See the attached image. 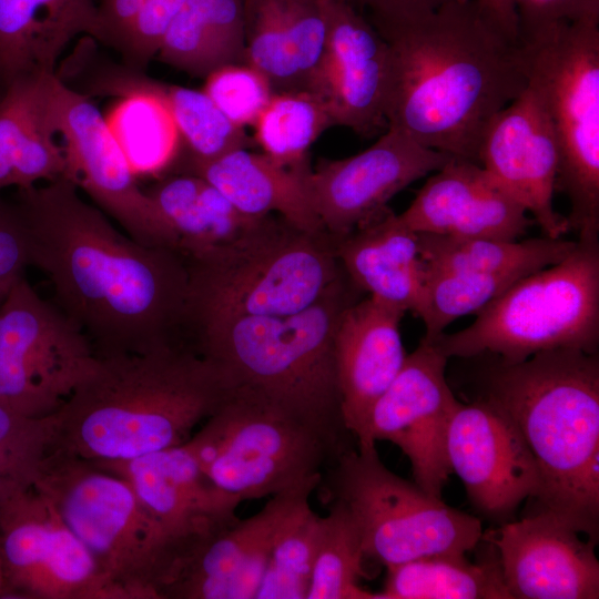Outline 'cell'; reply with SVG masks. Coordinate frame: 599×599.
Segmentation results:
<instances>
[{
	"mask_svg": "<svg viewBox=\"0 0 599 599\" xmlns=\"http://www.w3.org/2000/svg\"><path fill=\"white\" fill-rule=\"evenodd\" d=\"M30 265L97 357L184 345L189 273L176 250L140 243L67 177L17 190Z\"/></svg>",
	"mask_w": 599,
	"mask_h": 599,
	"instance_id": "cell-1",
	"label": "cell"
},
{
	"mask_svg": "<svg viewBox=\"0 0 599 599\" xmlns=\"http://www.w3.org/2000/svg\"><path fill=\"white\" fill-rule=\"evenodd\" d=\"M378 32L388 45L387 128L478 163L489 123L527 87L518 45L484 18L475 0H450Z\"/></svg>",
	"mask_w": 599,
	"mask_h": 599,
	"instance_id": "cell-2",
	"label": "cell"
},
{
	"mask_svg": "<svg viewBox=\"0 0 599 599\" xmlns=\"http://www.w3.org/2000/svg\"><path fill=\"white\" fill-rule=\"evenodd\" d=\"M231 394L222 372L186 345L98 357L55 413V449L110 463L175 447Z\"/></svg>",
	"mask_w": 599,
	"mask_h": 599,
	"instance_id": "cell-3",
	"label": "cell"
},
{
	"mask_svg": "<svg viewBox=\"0 0 599 599\" xmlns=\"http://www.w3.org/2000/svg\"><path fill=\"white\" fill-rule=\"evenodd\" d=\"M489 356L479 397L507 414L528 446L540 476L536 510L598 544V353L557 348L516 363Z\"/></svg>",
	"mask_w": 599,
	"mask_h": 599,
	"instance_id": "cell-4",
	"label": "cell"
},
{
	"mask_svg": "<svg viewBox=\"0 0 599 599\" xmlns=\"http://www.w3.org/2000/svg\"><path fill=\"white\" fill-rule=\"evenodd\" d=\"M361 292L347 275L312 306L285 316L229 317L189 329L185 344L213 363L232 392L264 400L344 448L346 429L335 364V334Z\"/></svg>",
	"mask_w": 599,
	"mask_h": 599,
	"instance_id": "cell-5",
	"label": "cell"
},
{
	"mask_svg": "<svg viewBox=\"0 0 599 599\" xmlns=\"http://www.w3.org/2000/svg\"><path fill=\"white\" fill-rule=\"evenodd\" d=\"M184 258L183 341L189 329L221 318L301 312L346 276L332 236L302 231L278 215L233 244Z\"/></svg>",
	"mask_w": 599,
	"mask_h": 599,
	"instance_id": "cell-6",
	"label": "cell"
},
{
	"mask_svg": "<svg viewBox=\"0 0 599 599\" xmlns=\"http://www.w3.org/2000/svg\"><path fill=\"white\" fill-rule=\"evenodd\" d=\"M576 241L562 261L517 280L469 326L428 342L447 358L494 355L512 363L557 348L598 353L599 237Z\"/></svg>",
	"mask_w": 599,
	"mask_h": 599,
	"instance_id": "cell-7",
	"label": "cell"
},
{
	"mask_svg": "<svg viewBox=\"0 0 599 599\" xmlns=\"http://www.w3.org/2000/svg\"><path fill=\"white\" fill-rule=\"evenodd\" d=\"M527 87L551 124L556 191L570 203L577 238L599 237V23L560 21L520 37Z\"/></svg>",
	"mask_w": 599,
	"mask_h": 599,
	"instance_id": "cell-8",
	"label": "cell"
},
{
	"mask_svg": "<svg viewBox=\"0 0 599 599\" xmlns=\"http://www.w3.org/2000/svg\"><path fill=\"white\" fill-rule=\"evenodd\" d=\"M185 445L202 474L241 502L319 477L348 449L276 406L240 392H232Z\"/></svg>",
	"mask_w": 599,
	"mask_h": 599,
	"instance_id": "cell-9",
	"label": "cell"
},
{
	"mask_svg": "<svg viewBox=\"0 0 599 599\" xmlns=\"http://www.w3.org/2000/svg\"><path fill=\"white\" fill-rule=\"evenodd\" d=\"M325 470V501L347 509L366 557L386 567L436 554H466L481 541L477 517L394 474L375 445L344 450Z\"/></svg>",
	"mask_w": 599,
	"mask_h": 599,
	"instance_id": "cell-10",
	"label": "cell"
},
{
	"mask_svg": "<svg viewBox=\"0 0 599 599\" xmlns=\"http://www.w3.org/2000/svg\"><path fill=\"white\" fill-rule=\"evenodd\" d=\"M34 486L85 546L120 599H159L162 544L124 477L54 449Z\"/></svg>",
	"mask_w": 599,
	"mask_h": 599,
	"instance_id": "cell-11",
	"label": "cell"
},
{
	"mask_svg": "<svg viewBox=\"0 0 599 599\" xmlns=\"http://www.w3.org/2000/svg\"><path fill=\"white\" fill-rule=\"evenodd\" d=\"M98 357L81 328L24 278L0 303V403L30 416L54 415Z\"/></svg>",
	"mask_w": 599,
	"mask_h": 599,
	"instance_id": "cell-12",
	"label": "cell"
},
{
	"mask_svg": "<svg viewBox=\"0 0 599 599\" xmlns=\"http://www.w3.org/2000/svg\"><path fill=\"white\" fill-rule=\"evenodd\" d=\"M2 598L119 599L92 555L34 485L0 478Z\"/></svg>",
	"mask_w": 599,
	"mask_h": 599,
	"instance_id": "cell-13",
	"label": "cell"
},
{
	"mask_svg": "<svg viewBox=\"0 0 599 599\" xmlns=\"http://www.w3.org/2000/svg\"><path fill=\"white\" fill-rule=\"evenodd\" d=\"M50 105L63 140L67 179L135 241L179 251L177 238L142 190L105 118L88 95L52 78Z\"/></svg>",
	"mask_w": 599,
	"mask_h": 599,
	"instance_id": "cell-14",
	"label": "cell"
},
{
	"mask_svg": "<svg viewBox=\"0 0 599 599\" xmlns=\"http://www.w3.org/2000/svg\"><path fill=\"white\" fill-rule=\"evenodd\" d=\"M447 361L434 343L422 338L373 405L365 439L357 445L393 443L409 459L414 483L439 498L451 474L446 440L459 404L445 376Z\"/></svg>",
	"mask_w": 599,
	"mask_h": 599,
	"instance_id": "cell-15",
	"label": "cell"
},
{
	"mask_svg": "<svg viewBox=\"0 0 599 599\" xmlns=\"http://www.w3.org/2000/svg\"><path fill=\"white\" fill-rule=\"evenodd\" d=\"M95 464L131 484L158 531L163 549L159 591L201 541L240 519L241 501L202 474L185 443L129 460Z\"/></svg>",
	"mask_w": 599,
	"mask_h": 599,
	"instance_id": "cell-16",
	"label": "cell"
},
{
	"mask_svg": "<svg viewBox=\"0 0 599 599\" xmlns=\"http://www.w3.org/2000/svg\"><path fill=\"white\" fill-rule=\"evenodd\" d=\"M450 159L387 128L361 153L322 160L307 177L311 201L325 232L336 240L384 213L393 196Z\"/></svg>",
	"mask_w": 599,
	"mask_h": 599,
	"instance_id": "cell-17",
	"label": "cell"
},
{
	"mask_svg": "<svg viewBox=\"0 0 599 599\" xmlns=\"http://www.w3.org/2000/svg\"><path fill=\"white\" fill-rule=\"evenodd\" d=\"M446 451L451 474L486 517L508 522L525 499L539 494V471L520 432L485 398L459 402L449 423Z\"/></svg>",
	"mask_w": 599,
	"mask_h": 599,
	"instance_id": "cell-18",
	"label": "cell"
},
{
	"mask_svg": "<svg viewBox=\"0 0 599 599\" xmlns=\"http://www.w3.org/2000/svg\"><path fill=\"white\" fill-rule=\"evenodd\" d=\"M322 476L276 494L255 515L206 537L160 590V599H254L285 520Z\"/></svg>",
	"mask_w": 599,
	"mask_h": 599,
	"instance_id": "cell-19",
	"label": "cell"
},
{
	"mask_svg": "<svg viewBox=\"0 0 599 599\" xmlns=\"http://www.w3.org/2000/svg\"><path fill=\"white\" fill-rule=\"evenodd\" d=\"M498 556L512 599H597V542L555 514L536 510L483 532Z\"/></svg>",
	"mask_w": 599,
	"mask_h": 599,
	"instance_id": "cell-20",
	"label": "cell"
},
{
	"mask_svg": "<svg viewBox=\"0 0 599 599\" xmlns=\"http://www.w3.org/2000/svg\"><path fill=\"white\" fill-rule=\"evenodd\" d=\"M478 163L534 216L545 236L562 237L568 221L556 212L558 149L549 119L526 89L489 123Z\"/></svg>",
	"mask_w": 599,
	"mask_h": 599,
	"instance_id": "cell-21",
	"label": "cell"
},
{
	"mask_svg": "<svg viewBox=\"0 0 599 599\" xmlns=\"http://www.w3.org/2000/svg\"><path fill=\"white\" fill-rule=\"evenodd\" d=\"M323 3L326 49L312 92L326 102L335 125L364 138L385 132L387 42L348 1Z\"/></svg>",
	"mask_w": 599,
	"mask_h": 599,
	"instance_id": "cell-22",
	"label": "cell"
},
{
	"mask_svg": "<svg viewBox=\"0 0 599 599\" xmlns=\"http://www.w3.org/2000/svg\"><path fill=\"white\" fill-rule=\"evenodd\" d=\"M398 219L417 233L517 241L531 221L480 164L451 158Z\"/></svg>",
	"mask_w": 599,
	"mask_h": 599,
	"instance_id": "cell-23",
	"label": "cell"
},
{
	"mask_svg": "<svg viewBox=\"0 0 599 599\" xmlns=\"http://www.w3.org/2000/svg\"><path fill=\"white\" fill-rule=\"evenodd\" d=\"M404 312L370 296L347 306L335 334V364L346 429L362 444L369 413L400 370Z\"/></svg>",
	"mask_w": 599,
	"mask_h": 599,
	"instance_id": "cell-24",
	"label": "cell"
},
{
	"mask_svg": "<svg viewBox=\"0 0 599 599\" xmlns=\"http://www.w3.org/2000/svg\"><path fill=\"white\" fill-rule=\"evenodd\" d=\"M80 83L85 95L118 98L105 120L138 177L161 179L175 172L182 143L163 82L124 63L98 59Z\"/></svg>",
	"mask_w": 599,
	"mask_h": 599,
	"instance_id": "cell-25",
	"label": "cell"
},
{
	"mask_svg": "<svg viewBox=\"0 0 599 599\" xmlns=\"http://www.w3.org/2000/svg\"><path fill=\"white\" fill-rule=\"evenodd\" d=\"M246 63L273 93L313 91L324 58L327 23L323 0H242Z\"/></svg>",
	"mask_w": 599,
	"mask_h": 599,
	"instance_id": "cell-26",
	"label": "cell"
},
{
	"mask_svg": "<svg viewBox=\"0 0 599 599\" xmlns=\"http://www.w3.org/2000/svg\"><path fill=\"white\" fill-rule=\"evenodd\" d=\"M335 252L343 271L359 291L404 313L416 314L425 283L418 233L403 224L389 207L336 238Z\"/></svg>",
	"mask_w": 599,
	"mask_h": 599,
	"instance_id": "cell-27",
	"label": "cell"
},
{
	"mask_svg": "<svg viewBox=\"0 0 599 599\" xmlns=\"http://www.w3.org/2000/svg\"><path fill=\"white\" fill-rule=\"evenodd\" d=\"M54 74L20 78L0 94V191L67 177L50 105Z\"/></svg>",
	"mask_w": 599,
	"mask_h": 599,
	"instance_id": "cell-28",
	"label": "cell"
},
{
	"mask_svg": "<svg viewBox=\"0 0 599 599\" xmlns=\"http://www.w3.org/2000/svg\"><path fill=\"white\" fill-rule=\"evenodd\" d=\"M97 0H0V94L13 81L55 73L78 35L92 37Z\"/></svg>",
	"mask_w": 599,
	"mask_h": 599,
	"instance_id": "cell-29",
	"label": "cell"
},
{
	"mask_svg": "<svg viewBox=\"0 0 599 599\" xmlns=\"http://www.w3.org/2000/svg\"><path fill=\"white\" fill-rule=\"evenodd\" d=\"M309 165L293 167L262 153L237 149L189 173L217 187L243 213L278 215L313 234L326 233L313 207L307 177Z\"/></svg>",
	"mask_w": 599,
	"mask_h": 599,
	"instance_id": "cell-30",
	"label": "cell"
},
{
	"mask_svg": "<svg viewBox=\"0 0 599 599\" xmlns=\"http://www.w3.org/2000/svg\"><path fill=\"white\" fill-rule=\"evenodd\" d=\"M145 192L175 234L183 256L233 244L271 216L243 213L217 187L193 173L165 175Z\"/></svg>",
	"mask_w": 599,
	"mask_h": 599,
	"instance_id": "cell-31",
	"label": "cell"
},
{
	"mask_svg": "<svg viewBox=\"0 0 599 599\" xmlns=\"http://www.w3.org/2000/svg\"><path fill=\"white\" fill-rule=\"evenodd\" d=\"M156 58L191 77L246 63L242 0H184Z\"/></svg>",
	"mask_w": 599,
	"mask_h": 599,
	"instance_id": "cell-32",
	"label": "cell"
},
{
	"mask_svg": "<svg viewBox=\"0 0 599 599\" xmlns=\"http://www.w3.org/2000/svg\"><path fill=\"white\" fill-rule=\"evenodd\" d=\"M425 277L451 272L528 275L562 261L576 240L537 237L506 241L418 233Z\"/></svg>",
	"mask_w": 599,
	"mask_h": 599,
	"instance_id": "cell-33",
	"label": "cell"
},
{
	"mask_svg": "<svg viewBox=\"0 0 599 599\" xmlns=\"http://www.w3.org/2000/svg\"><path fill=\"white\" fill-rule=\"evenodd\" d=\"M374 599H512L497 554L470 562L465 554H436L387 567Z\"/></svg>",
	"mask_w": 599,
	"mask_h": 599,
	"instance_id": "cell-34",
	"label": "cell"
},
{
	"mask_svg": "<svg viewBox=\"0 0 599 599\" xmlns=\"http://www.w3.org/2000/svg\"><path fill=\"white\" fill-rule=\"evenodd\" d=\"M335 122L326 102L309 91H284L272 95L254 123V141L276 162L309 165L308 150Z\"/></svg>",
	"mask_w": 599,
	"mask_h": 599,
	"instance_id": "cell-35",
	"label": "cell"
},
{
	"mask_svg": "<svg viewBox=\"0 0 599 599\" xmlns=\"http://www.w3.org/2000/svg\"><path fill=\"white\" fill-rule=\"evenodd\" d=\"M321 517L319 535L306 599H374L375 592L359 587L366 577V558L359 530L347 509L328 501Z\"/></svg>",
	"mask_w": 599,
	"mask_h": 599,
	"instance_id": "cell-36",
	"label": "cell"
},
{
	"mask_svg": "<svg viewBox=\"0 0 599 599\" xmlns=\"http://www.w3.org/2000/svg\"><path fill=\"white\" fill-rule=\"evenodd\" d=\"M162 88L182 143L174 173H189L251 144L245 129L231 122L203 90L166 83Z\"/></svg>",
	"mask_w": 599,
	"mask_h": 599,
	"instance_id": "cell-37",
	"label": "cell"
},
{
	"mask_svg": "<svg viewBox=\"0 0 599 599\" xmlns=\"http://www.w3.org/2000/svg\"><path fill=\"white\" fill-rule=\"evenodd\" d=\"M184 0H97L94 41L116 51L125 65L143 71Z\"/></svg>",
	"mask_w": 599,
	"mask_h": 599,
	"instance_id": "cell-38",
	"label": "cell"
},
{
	"mask_svg": "<svg viewBox=\"0 0 599 599\" xmlns=\"http://www.w3.org/2000/svg\"><path fill=\"white\" fill-rule=\"evenodd\" d=\"M321 516L303 502L281 527L255 599H306Z\"/></svg>",
	"mask_w": 599,
	"mask_h": 599,
	"instance_id": "cell-39",
	"label": "cell"
},
{
	"mask_svg": "<svg viewBox=\"0 0 599 599\" xmlns=\"http://www.w3.org/2000/svg\"><path fill=\"white\" fill-rule=\"evenodd\" d=\"M57 437L55 414L30 417L0 403V478L34 485Z\"/></svg>",
	"mask_w": 599,
	"mask_h": 599,
	"instance_id": "cell-40",
	"label": "cell"
},
{
	"mask_svg": "<svg viewBox=\"0 0 599 599\" xmlns=\"http://www.w3.org/2000/svg\"><path fill=\"white\" fill-rule=\"evenodd\" d=\"M203 91L235 125H254L273 93L268 79L254 67L226 64L205 78Z\"/></svg>",
	"mask_w": 599,
	"mask_h": 599,
	"instance_id": "cell-41",
	"label": "cell"
},
{
	"mask_svg": "<svg viewBox=\"0 0 599 599\" xmlns=\"http://www.w3.org/2000/svg\"><path fill=\"white\" fill-rule=\"evenodd\" d=\"M519 39L550 23H599V0H514Z\"/></svg>",
	"mask_w": 599,
	"mask_h": 599,
	"instance_id": "cell-42",
	"label": "cell"
},
{
	"mask_svg": "<svg viewBox=\"0 0 599 599\" xmlns=\"http://www.w3.org/2000/svg\"><path fill=\"white\" fill-rule=\"evenodd\" d=\"M28 265L29 243L20 211L0 196V287L10 288Z\"/></svg>",
	"mask_w": 599,
	"mask_h": 599,
	"instance_id": "cell-43",
	"label": "cell"
},
{
	"mask_svg": "<svg viewBox=\"0 0 599 599\" xmlns=\"http://www.w3.org/2000/svg\"><path fill=\"white\" fill-rule=\"evenodd\" d=\"M380 30L427 14L450 0H346Z\"/></svg>",
	"mask_w": 599,
	"mask_h": 599,
	"instance_id": "cell-44",
	"label": "cell"
},
{
	"mask_svg": "<svg viewBox=\"0 0 599 599\" xmlns=\"http://www.w3.org/2000/svg\"><path fill=\"white\" fill-rule=\"evenodd\" d=\"M478 10L505 38L519 43V22L514 0H475Z\"/></svg>",
	"mask_w": 599,
	"mask_h": 599,
	"instance_id": "cell-45",
	"label": "cell"
},
{
	"mask_svg": "<svg viewBox=\"0 0 599 599\" xmlns=\"http://www.w3.org/2000/svg\"><path fill=\"white\" fill-rule=\"evenodd\" d=\"M3 592V571H2V559H1V551H0V598H2Z\"/></svg>",
	"mask_w": 599,
	"mask_h": 599,
	"instance_id": "cell-46",
	"label": "cell"
},
{
	"mask_svg": "<svg viewBox=\"0 0 599 599\" xmlns=\"http://www.w3.org/2000/svg\"><path fill=\"white\" fill-rule=\"evenodd\" d=\"M8 291H9V288L0 287V303L4 298Z\"/></svg>",
	"mask_w": 599,
	"mask_h": 599,
	"instance_id": "cell-47",
	"label": "cell"
}]
</instances>
